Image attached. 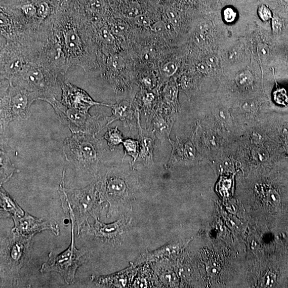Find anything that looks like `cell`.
I'll use <instances>...</instances> for the list:
<instances>
[{
	"mask_svg": "<svg viewBox=\"0 0 288 288\" xmlns=\"http://www.w3.org/2000/svg\"><path fill=\"white\" fill-rule=\"evenodd\" d=\"M133 165L104 167L94 181L101 202H108V217L121 214L125 204L138 189V181Z\"/></svg>",
	"mask_w": 288,
	"mask_h": 288,
	"instance_id": "obj_2",
	"label": "cell"
},
{
	"mask_svg": "<svg viewBox=\"0 0 288 288\" xmlns=\"http://www.w3.org/2000/svg\"><path fill=\"white\" fill-rule=\"evenodd\" d=\"M136 24L138 26L147 27L151 26L150 18L145 15L140 14L134 18Z\"/></svg>",
	"mask_w": 288,
	"mask_h": 288,
	"instance_id": "obj_31",
	"label": "cell"
},
{
	"mask_svg": "<svg viewBox=\"0 0 288 288\" xmlns=\"http://www.w3.org/2000/svg\"><path fill=\"white\" fill-rule=\"evenodd\" d=\"M49 104L54 108L57 120L67 127L72 134L96 135L103 129L99 122L102 114L92 116L89 112L67 107L57 99H54Z\"/></svg>",
	"mask_w": 288,
	"mask_h": 288,
	"instance_id": "obj_9",
	"label": "cell"
},
{
	"mask_svg": "<svg viewBox=\"0 0 288 288\" xmlns=\"http://www.w3.org/2000/svg\"><path fill=\"white\" fill-rule=\"evenodd\" d=\"M102 148L96 135L72 134L65 139L63 153L66 160L74 167L77 176L93 183L104 167Z\"/></svg>",
	"mask_w": 288,
	"mask_h": 288,
	"instance_id": "obj_3",
	"label": "cell"
},
{
	"mask_svg": "<svg viewBox=\"0 0 288 288\" xmlns=\"http://www.w3.org/2000/svg\"><path fill=\"white\" fill-rule=\"evenodd\" d=\"M196 68L198 71L203 74H207L208 72L209 66L206 63H200L197 65Z\"/></svg>",
	"mask_w": 288,
	"mask_h": 288,
	"instance_id": "obj_35",
	"label": "cell"
},
{
	"mask_svg": "<svg viewBox=\"0 0 288 288\" xmlns=\"http://www.w3.org/2000/svg\"><path fill=\"white\" fill-rule=\"evenodd\" d=\"M178 84L176 79L172 77L166 84L163 88L162 102L158 103L178 113L180 111L178 99Z\"/></svg>",
	"mask_w": 288,
	"mask_h": 288,
	"instance_id": "obj_17",
	"label": "cell"
},
{
	"mask_svg": "<svg viewBox=\"0 0 288 288\" xmlns=\"http://www.w3.org/2000/svg\"><path fill=\"white\" fill-rule=\"evenodd\" d=\"M205 63L210 67H216L218 64V58L215 55H210L207 57Z\"/></svg>",
	"mask_w": 288,
	"mask_h": 288,
	"instance_id": "obj_34",
	"label": "cell"
},
{
	"mask_svg": "<svg viewBox=\"0 0 288 288\" xmlns=\"http://www.w3.org/2000/svg\"><path fill=\"white\" fill-rule=\"evenodd\" d=\"M98 35L104 43L109 45L114 43L115 38L114 34L111 32L110 28L106 26L102 27L98 31Z\"/></svg>",
	"mask_w": 288,
	"mask_h": 288,
	"instance_id": "obj_23",
	"label": "cell"
},
{
	"mask_svg": "<svg viewBox=\"0 0 288 288\" xmlns=\"http://www.w3.org/2000/svg\"><path fill=\"white\" fill-rule=\"evenodd\" d=\"M167 15L172 25L177 27L180 25V17H179L178 13L175 11V9L170 8L167 10Z\"/></svg>",
	"mask_w": 288,
	"mask_h": 288,
	"instance_id": "obj_29",
	"label": "cell"
},
{
	"mask_svg": "<svg viewBox=\"0 0 288 288\" xmlns=\"http://www.w3.org/2000/svg\"><path fill=\"white\" fill-rule=\"evenodd\" d=\"M267 49H268L265 48H261V52L262 54H263V55H267L268 53V52H269V51H268Z\"/></svg>",
	"mask_w": 288,
	"mask_h": 288,
	"instance_id": "obj_37",
	"label": "cell"
},
{
	"mask_svg": "<svg viewBox=\"0 0 288 288\" xmlns=\"http://www.w3.org/2000/svg\"><path fill=\"white\" fill-rule=\"evenodd\" d=\"M0 204L2 218L13 216H22L25 214L22 209L4 189L3 186H1L0 189Z\"/></svg>",
	"mask_w": 288,
	"mask_h": 288,
	"instance_id": "obj_18",
	"label": "cell"
},
{
	"mask_svg": "<svg viewBox=\"0 0 288 288\" xmlns=\"http://www.w3.org/2000/svg\"><path fill=\"white\" fill-rule=\"evenodd\" d=\"M0 164H1L0 182L2 186L8 181L15 173L18 172V170L12 163L11 158L2 148L0 151Z\"/></svg>",
	"mask_w": 288,
	"mask_h": 288,
	"instance_id": "obj_20",
	"label": "cell"
},
{
	"mask_svg": "<svg viewBox=\"0 0 288 288\" xmlns=\"http://www.w3.org/2000/svg\"><path fill=\"white\" fill-rule=\"evenodd\" d=\"M274 97L276 101L283 104L288 101V95L284 89H279L274 93Z\"/></svg>",
	"mask_w": 288,
	"mask_h": 288,
	"instance_id": "obj_32",
	"label": "cell"
},
{
	"mask_svg": "<svg viewBox=\"0 0 288 288\" xmlns=\"http://www.w3.org/2000/svg\"><path fill=\"white\" fill-rule=\"evenodd\" d=\"M62 98L61 102L65 106L84 112L95 106H104L106 104L96 102L83 89L67 81L63 76L61 80Z\"/></svg>",
	"mask_w": 288,
	"mask_h": 288,
	"instance_id": "obj_11",
	"label": "cell"
},
{
	"mask_svg": "<svg viewBox=\"0 0 288 288\" xmlns=\"http://www.w3.org/2000/svg\"><path fill=\"white\" fill-rule=\"evenodd\" d=\"M178 114L157 103L153 114L147 121L150 124L149 128L152 129L162 145L170 138Z\"/></svg>",
	"mask_w": 288,
	"mask_h": 288,
	"instance_id": "obj_13",
	"label": "cell"
},
{
	"mask_svg": "<svg viewBox=\"0 0 288 288\" xmlns=\"http://www.w3.org/2000/svg\"><path fill=\"white\" fill-rule=\"evenodd\" d=\"M150 27L152 31L157 33L164 32L167 28L166 24L161 21L155 23Z\"/></svg>",
	"mask_w": 288,
	"mask_h": 288,
	"instance_id": "obj_33",
	"label": "cell"
},
{
	"mask_svg": "<svg viewBox=\"0 0 288 288\" xmlns=\"http://www.w3.org/2000/svg\"><path fill=\"white\" fill-rule=\"evenodd\" d=\"M53 68L40 63H29L13 79V83L32 94L37 100L50 103L62 95L61 80Z\"/></svg>",
	"mask_w": 288,
	"mask_h": 288,
	"instance_id": "obj_4",
	"label": "cell"
},
{
	"mask_svg": "<svg viewBox=\"0 0 288 288\" xmlns=\"http://www.w3.org/2000/svg\"><path fill=\"white\" fill-rule=\"evenodd\" d=\"M237 17V14L232 8H226L223 12L224 21L227 23H232L235 21Z\"/></svg>",
	"mask_w": 288,
	"mask_h": 288,
	"instance_id": "obj_30",
	"label": "cell"
},
{
	"mask_svg": "<svg viewBox=\"0 0 288 288\" xmlns=\"http://www.w3.org/2000/svg\"><path fill=\"white\" fill-rule=\"evenodd\" d=\"M106 106L112 109V115L105 117L107 124L104 128L116 121H121L131 131L138 129V117L141 113L131 99H122L115 104H106Z\"/></svg>",
	"mask_w": 288,
	"mask_h": 288,
	"instance_id": "obj_12",
	"label": "cell"
},
{
	"mask_svg": "<svg viewBox=\"0 0 288 288\" xmlns=\"http://www.w3.org/2000/svg\"><path fill=\"white\" fill-rule=\"evenodd\" d=\"M103 138L112 151L114 150L116 146L122 144L125 140L122 132L118 130L117 127L108 128Z\"/></svg>",
	"mask_w": 288,
	"mask_h": 288,
	"instance_id": "obj_21",
	"label": "cell"
},
{
	"mask_svg": "<svg viewBox=\"0 0 288 288\" xmlns=\"http://www.w3.org/2000/svg\"><path fill=\"white\" fill-rule=\"evenodd\" d=\"M33 237H26L12 232L1 240V286H15L22 268L30 261Z\"/></svg>",
	"mask_w": 288,
	"mask_h": 288,
	"instance_id": "obj_5",
	"label": "cell"
},
{
	"mask_svg": "<svg viewBox=\"0 0 288 288\" xmlns=\"http://www.w3.org/2000/svg\"><path fill=\"white\" fill-rule=\"evenodd\" d=\"M110 29L114 35H120L127 32L128 26L124 21L118 20V21L111 23Z\"/></svg>",
	"mask_w": 288,
	"mask_h": 288,
	"instance_id": "obj_25",
	"label": "cell"
},
{
	"mask_svg": "<svg viewBox=\"0 0 288 288\" xmlns=\"http://www.w3.org/2000/svg\"><path fill=\"white\" fill-rule=\"evenodd\" d=\"M66 207L64 209L65 214L69 215L72 224L71 244L64 252L59 255L52 253L49 254L48 260L42 265L40 272L42 273L56 272L60 274L66 283L73 284L75 276L79 267L88 260L86 251L77 250L75 242L74 226L75 225L74 215L70 204L66 201Z\"/></svg>",
	"mask_w": 288,
	"mask_h": 288,
	"instance_id": "obj_7",
	"label": "cell"
},
{
	"mask_svg": "<svg viewBox=\"0 0 288 288\" xmlns=\"http://www.w3.org/2000/svg\"><path fill=\"white\" fill-rule=\"evenodd\" d=\"M36 98L12 81L1 80L0 84V131L1 147L7 143L8 127L15 121L27 120L31 114L30 107Z\"/></svg>",
	"mask_w": 288,
	"mask_h": 288,
	"instance_id": "obj_6",
	"label": "cell"
},
{
	"mask_svg": "<svg viewBox=\"0 0 288 288\" xmlns=\"http://www.w3.org/2000/svg\"><path fill=\"white\" fill-rule=\"evenodd\" d=\"M57 67L65 74L73 66L92 68V23L82 17H50L44 23Z\"/></svg>",
	"mask_w": 288,
	"mask_h": 288,
	"instance_id": "obj_1",
	"label": "cell"
},
{
	"mask_svg": "<svg viewBox=\"0 0 288 288\" xmlns=\"http://www.w3.org/2000/svg\"><path fill=\"white\" fill-rule=\"evenodd\" d=\"M265 152L264 151H262V152H261L260 151H258L256 153V155H257V156H256V157H257V158H259L260 160H265Z\"/></svg>",
	"mask_w": 288,
	"mask_h": 288,
	"instance_id": "obj_36",
	"label": "cell"
},
{
	"mask_svg": "<svg viewBox=\"0 0 288 288\" xmlns=\"http://www.w3.org/2000/svg\"><path fill=\"white\" fill-rule=\"evenodd\" d=\"M0 57L1 80L12 81L14 77L31 62L28 49L17 41H6L1 47Z\"/></svg>",
	"mask_w": 288,
	"mask_h": 288,
	"instance_id": "obj_10",
	"label": "cell"
},
{
	"mask_svg": "<svg viewBox=\"0 0 288 288\" xmlns=\"http://www.w3.org/2000/svg\"><path fill=\"white\" fill-rule=\"evenodd\" d=\"M65 169L63 172L62 180L59 194L65 196L70 204L73 211L77 233L89 218L97 217L98 205L101 204L100 197L94 182L80 189H68L65 186Z\"/></svg>",
	"mask_w": 288,
	"mask_h": 288,
	"instance_id": "obj_8",
	"label": "cell"
},
{
	"mask_svg": "<svg viewBox=\"0 0 288 288\" xmlns=\"http://www.w3.org/2000/svg\"><path fill=\"white\" fill-rule=\"evenodd\" d=\"M272 28L273 33L275 34H279L282 32L283 22L279 16L274 15L272 18Z\"/></svg>",
	"mask_w": 288,
	"mask_h": 288,
	"instance_id": "obj_28",
	"label": "cell"
},
{
	"mask_svg": "<svg viewBox=\"0 0 288 288\" xmlns=\"http://www.w3.org/2000/svg\"><path fill=\"white\" fill-rule=\"evenodd\" d=\"M140 116L138 117V138L140 143V155L137 161L140 162L149 168L151 167L154 163V150L156 137L151 128L142 127Z\"/></svg>",
	"mask_w": 288,
	"mask_h": 288,
	"instance_id": "obj_16",
	"label": "cell"
},
{
	"mask_svg": "<svg viewBox=\"0 0 288 288\" xmlns=\"http://www.w3.org/2000/svg\"><path fill=\"white\" fill-rule=\"evenodd\" d=\"M172 146L170 159L164 165L168 170L193 162L196 156L195 147L191 141L183 140L176 136V141L168 140Z\"/></svg>",
	"mask_w": 288,
	"mask_h": 288,
	"instance_id": "obj_15",
	"label": "cell"
},
{
	"mask_svg": "<svg viewBox=\"0 0 288 288\" xmlns=\"http://www.w3.org/2000/svg\"><path fill=\"white\" fill-rule=\"evenodd\" d=\"M258 15L264 22L269 21L273 18V14L271 9L265 5H262L258 11Z\"/></svg>",
	"mask_w": 288,
	"mask_h": 288,
	"instance_id": "obj_27",
	"label": "cell"
},
{
	"mask_svg": "<svg viewBox=\"0 0 288 288\" xmlns=\"http://www.w3.org/2000/svg\"><path fill=\"white\" fill-rule=\"evenodd\" d=\"M122 145L124 150L122 160L127 156H130L133 158L132 164L134 166L140 155V143L133 138H127L124 140Z\"/></svg>",
	"mask_w": 288,
	"mask_h": 288,
	"instance_id": "obj_22",
	"label": "cell"
},
{
	"mask_svg": "<svg viewBox=\"0 0 288 288\" xmlns=\"http://www.w3.org/2000/svg\"><path fill=\"white\" fill-rule=\"evenodd\" d=\"M156 97L153 92H146L142 94L140 103L136 107L141 113L147 116V122L153 114L157 103H156Z\"/></svg>",
	"mask_w": 288,
	"mask_h": 288,
	"instance_id": "obj_19",
	"label": "cell"
},
{
	"mask_svg": "<svg viewBox=\"0 0 288 288\" xmlns=\"http://www.w3.org/2000/svg\"><path fill=\"white\" fill-rule=\"evenodd\" d=\"M178 66L174 61L164 64L161 69V73L165 78H171L177 72Z\"/></svg>",
	"mask_w": 288,
	"mask_h": 288,
	"instance_id": "obj_24",
	"label": "cell"
},
{
	"mask_svg": "<svg viewBox=\"0 0 288 288\" xmlns=\"http://www.w3.org/2000/svg\"><path fill=\"white\" fill-rule=\"evenodd\" d=\"M14 222V227L12 232L26 237H33L39 232L45 230L52 231L56 235L59 234L58 224H54L38 219L27 213L23 216H13L12 217Z\"/></svg>",
	"mask_w": 288,
	"mask_h": 288,
	"instance_id": "obj_14",
	"label": "cell"
},
{
	"mask_svg": "<svg viewBox=\"0 0 288 288\" xmlns=\"http://www.w3.org/2000/svg\"><path fill=\"white\" fill-rule=\"evenodd\" d=\"M236 80L237 84L240 86H247L253 81L252 75L249 71L242 72L237 75Z\"/></svg>",
	"mask_w": 288,
	"mask_h": 288,
	"instance_id": "obj_26",
	"label": "cell"
}]
</instances>
